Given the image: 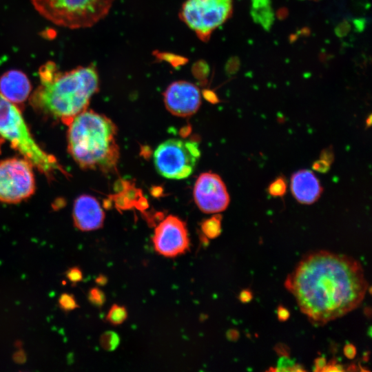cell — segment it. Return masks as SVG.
<instances>
[{"label": "cell", "instance_id": "7402d4cb", "mask_svg": "<svg viewBox=\"0 0 372 372\" xmlns=\"http://www.w3.org/2000/svg\"><path fill=\"white\" fill-rule=\"evenodd\" d=\"M66 278L72 283L76 284L82 280L83 273L79 267L69 268L65 272Z\"/></svg>", "mask_w": 372, "mask_h": 372}, {"label": "cell", "instance_id": "d6986e66", "mask_svg": "<svg viewBox=\"0 0 372 372\" xmlns=\"http://www.w3.org/2000/svg\"><path fill=\"white\" fill-rule=\"evenodd\" d=\"M286 180L278 177L275 179L268 187V192L272 196H282L287 192Z\"/></svg>", "mask_w": 372, "mask_h": 372}, {"label": "cell", "instance_id": "44dd1931", "mask_svg": "<svg viewBox=\"0 0 372 372\" xmlns=\"http://www.w3.org/2000/svg\"><path fill=\"white\" fill-rule=\"evenodd\" d=\"M88 300L95 306H102L105 301V296L101 289L94 287L88 292Z\"/></svg>", "mask_w": 372, "mask_h": 372}, {"label": "cell", "instance_id": "ba28073f", "mask_svg": "<svg viewBox=\"0 0 372 372\" xmlns=\"http://www.w3.org/2000/svg\"><path fill=\"white\" fill-rule=\"evenodd\" d=\"M32 167L25 159L12 158L0 161V202L17 203L34 194Z\"/></svg>", "mask_w": 372, "mask_h": 372}, {"label": "cell", "instance_id": "4316f807", "mask_svg": "<svg viewBox=\"0 0 372 372\" xmlns=\"http://www.w3.org/2000/svg\"><path fill=\"white\" fill-rule=\"evenodd\" d=\"M344 355L349 359H353L356 355V349L352 344L345 345L344 348Z\"/></svg>", "mask_w": 372, "mask_h": 372}, {"label": "cell", "instance_id": "ffe728a7", "mask_svg": "<svg viewBox=\"0 0 372 372\" xmlns=\"http://www.w3.org/2000/svg\"><path fill=\"white\" fill-rule=\"evenodd\" d=\"M58 303L64 311H70L79 307L74 296L68 293H63L59 296Z\"/></svg>", "mask_w": 372, "mask_h": 372}, {"label": "cell", "instance_id": "3957f363", "mask_svg": "<svg viewBox=\"0 0 372 372\" xmlns=\"http://www.w3.org/2000/svg\"><path fill=\"white\" fill-rule=\"evenodd\" d=\"M68 127V152L81 168L103 173L116 170L119 158L117 127L111 119L85 110L74 117Z\"/></svg>", "mask_w": 372, "mask_h": 372}, {"label": "cell", "instance_id": "7a4b0ae2", "mask_svg": "<svg viewBox=\"0 0 372 372\" xmlns=\"http://www.w3.org/2000/svg\"><path fill=\"white\" fill-rule=\"evenodd\" d=\"M39 74L41 85L31 95L32 105L67 125L87 110L91 97L99 90V75L92 65L61 72L53 63H48Z\"/></svg>", "mask_w": 372, "mask_h": 372}, {"label": "cell", "instance_id": "ac0fdd59", "mask_svg": "<svg viewBox=\"0 0 372 372\" xmlns=\"http://www.w3.org/2000/svg\"><path fill=\"white\" fill-rule=\"evenodd\" d=\"M276 371H303L300 365L295 364L291 361L288 355H283L278 361V366L276 369H271Z\"/></svg>", "mask_w": 372, "mask_h": 372}, {"label": "cell", "instance_id": "9c48e42d", "mask_svg": "<svg viewBox=\"0 0 372 372\" xmlns=\"http://www.w3.org/2000/svg\"><path fill=\"white\" fill-rule=\"evenodd\" d=\"M153 243L156 251L165 257L184 254L189 245L185 223L175 216H168L156 227Z\"/></svg>", "mask_w": 372, "mask_h": 372}, {"label": "cell", "instance_id": "e0dca14e", "mask_svg": "<svg viewBox=\"0 0 372 372\" xmlns=\"http://www.w3.org/2000/svg\"><path fill=\"white\" fill-rule=\"evenodd\" d=\"M100 344L105 350L113 351L119 344V337L113 331H107L101 335Z\"/></svg>", "mask_w": 372, "mask_h": 372}, {"label": "cell", "instance_id": "5bb4252c", "mask_svg": "<svg viewBox=\"0 0 372 372\" xmlns=\"http://www.w3.org/2000/svg\"><path fill=\"white\" fill-rule=\"evenodd\" d=\"M291 190L297 201L310 205L320 196L322 187L316 175L310 170L301 169L291 178Z\"/></svg>", "mask_w": 372, "mask_h": 372}, {"label": "cell", "instance_id": "7c38bea8", "mask_svg": "<svg viewBox=\"0 0 372 372\" xmlns=\"http://www.w3.org/2000/svg\"><path fill=\"white\" fill-rule=\"evenodd\" d=\"M72 216L75 227L83 231L101 228L105 219L99 201L90 195H81L75 200Z\"/></svg>", "mask_w": 372, "mask_h": 372}, {"label": "cell", "instance_id": "83f0119b", "mask_svg": "<svg viewBox=\"0 0 372 372\" xmlns=\"http://www.w3.org/2000/svg\"><path fill=\"white\" fill-rule=\"evenodd\" d=\"M326 364H327V360L324 357L318 358L315 360L314 371H322Z\"/></svg>", "mask_w": 372, "mask_h": 372}, {"label": "cell", "instance_id": "f546056e", "mask_svg": "<svg viewBox=\"0 0 372 372\" xmlns=\"http://www.w3.org/2000/svg\"><path fill=\"white\" fill-rule=\"evenodd\" d=\"M239 298L242 302H249L252 298V293L249 290H243L240 293Z\"/></svg>", "mask_w": 372, "mask_h": 372}, {"label": "cell", "instance_id": "d4e9b609", "mask_svg": "<svg viewBox=\"0 0 372 372\" xmlns=\"http://www.w3.org/2000/svg\"><path fill=\"white\" fill-rule=\"evenodd\" d=\"M344 369L342 365L336 364L335 361H331L329 363L327 362L326 366L323 369L322 371H342Z\"/></svg>", "mask_w": 372, "mask_h": 372}, {"label": "cell", "instance_id": "8fae6325", "mask_svg": "<svg viewBox=\"0 0 372 372\" xmlns=\"http://www.w3.org/2000/svg\"><path fill=\"white\" fill-rule=\"evenodd\" d=\"M166 108L177 116H189L196 113L201 104L199 89L186 81L172 83L163 94Z\"/></svg>", "mask_w": 372, "mask_h": 372}, {"label": "cell", "instance_id": "277c9868", "mask_svg": "<svg viewBox=\"0 0 372 372\" xmlns=\"http://www.w3.org/2000/svg\"><path fill=\"white\" fill-rule=\"evenodd\" d=\"M0 135L8 140L33 167L50 176L58 171L65 174L55 157L37 143L18 106L0 94Z\"/></svg>", "mask_w": 372, "mask_h": 372}, {"label": "cell", "instance_id": "8992f818", "mask_svg": "<svg viewBox=\"0 0 372 372\" xmlns=\"http://www.w3.org/2000/svg\"><path fill=\"white\" fill-rule=\"evenodd\" d=\"M200 150L196 141L170 138L161 143L154 152V164L158 173L169 179H184L194 170Z\"/></svg>", "mask_w": 372, "mask_h": 372}, {"label": "cell", "instance_id": "f1b7e54d", "mask_svg": "<svg viewBox=\"0 0 372 372\" xmlns=\"http://www.w3.org/2000/svg\"><path fill=\"white\" fill-rule=\"evenodd\" d=\"M13 360L15 362L18 364H22L24 363L26 360V356L24 353V351L21 349L17 351L14 355H13Z\"/></svg>", "mask_w": 372, "mask_h": 372}, {"label": "cell", "instance_id": "6da1fadb", "mask_svg": "<svg viewBox=\"0 0 372 372\" xmlns=\"http://www.w3.org/2000/svg\"><path fill=\"white\" fill-rule=\"evenodd\" d=\"M285 286L310 322L322 325L357 308L368 285L358 260L344 254L319 251L302 258Z\"/></svg>", "mask_w": 372, "mask_h": 372}, {"label": "cell", "instance_id": "52a82bcc", "mask_svg": "<svg viewBox=\"0 0 372 372\" xmlns=\"http://www.w3.org/2000/svg\"><path fill=\"white\" fill-rule=\"evenodd\" d=\"M232 11V0H186L180 18L200 40L206 42L229 19Z\"/></svg>", "mask_w": 372, "mask_h": 372}, {"label": "cell", "instance_id": "2e32d148", "mask_svg": "<svg viewBox=\"0 0 372 372\" xmlns=\"http://www.w3.org/2000/svg\"><path fill=\"white\" fill-rule=\"evenodd\" d=\"M127 313L124 307L114 304L110 308L107 320L112 324H120L127 318Z\"/></svg>", "mask_w": 372, "mask_h": 372}, {"label": "cell", "instance_id": "30bf717a", "mask_svg": "<svg viewBox=\"0 0 372 372\" xmlns=\"http://www.w3.org/2000/svg\"><path fill=\"white\" fill-rule=\"evenodd\" d=\"M194 198L198 207L206 214L223 211L229 203L224 182L212 172H205L198 176L194 187Z\"/></svg>", "mask_w": 372, "mask_h": 372}, {"label": "cell", "instance_id": "603a6c76", "mask_svg": "<svg viewBox=\"0 0 372 372\" xmlns=\"http://www.w3.org/2000/svg\"><path fill=\"white\" fill-rule=\"evenodd\" d=\"M330 165L328 162L320 158L313 163L312 168L318 172L327 173L329 170Z\"/></svg>", "mask_w": 372, "mask_h": 372}, {"label": "cell", "instance_id": "4dcf8cb0", "mask_svg": "<svg viewBox=\"0 0 372 372\" xmlns=\"http://www.w3.org/2000/svg\"><path fill=\"white\" fill-rule=\"evenodd\" d=\"M96 282L99 285H103L107 282V278L103 275H100L96 278Z\"/></svg>", "mask_w": 372, "mask_h": 372}, {"label": "cell", "instance_id": "484cf974", "mask_svg": "<svg viewBox=\"0 0 372 372\" xmlns=\"http://www.w3.org/2000/svg\"><path fill=\"white\" fill-rule=\"evenodd\" d=\"M277 315L280 321H285L289 318L290 313L285 307L278 306L277 309Z\"/></svg>", "mask_w": 372, "mask_h": 372}, {"label": "cell", "instance_id": "4fadbf2b", "mask_svg": "<svg viewBox=\"0 0 372 372\" xmlns=\"http://www.w3.org/2000/svg\"><path fill=\"white\" fill-rule=\"evenodd\" d=\"M31 83L25 73L10 70L0 77V94L18 106L29 97Z\"/></svg>", "mask_w": 372, "mask_h": 372}, {"label": "cell", "instance_id": "cb8c5ba5", "mask_svg": "<svg viewBox=\"0 0 372 372\" xmlns=\"http://www.w3.org/2000/svg\"><path fill=\"white\" fill-rule=\"evenodd\" d=\"M320 158L331 164L334 159L333 152L331 147L323 149L320 154Z\"/></svg>", "mask_w": 372, "mask_h": 372}, {"label": "cell", "instance_id": "5b68a950", "mask_svg": "<svg viewBox=\"0 0 372 372\" xmlns=\"http://www.w3.org/2000/svg\"><path fill=\"white\" fill-rule=\"evenodd\" d=\"M116 0H31L36 11L53 24L87 28L105 18Z\"/></svg>", "mask_w": 372, "mask_h": 372}, {"label": "cell", "instance_id": "9a60e30c", "mask_svg": "<svg viewBox=\"0 0 372 372\" xmlns=\"http://www.w3.org/2000/svg\"><path fill=\"white\" fill-rule=\"evenodd\" d=\"M204 234L209 238H214L221 232V216L216 215L205 220L201 226Z\"/></svg>", "mask_w": 372, "mask_h": 372}, {"label": "cell", "instance_id": "1f68e13d", "mask_svg": "<svg viewBox=\"0 0 372 372\" xmlns=\"http://www.w3.org/2000/svg\"><path fill=\"white\" fill-rule=\"evenodd\" d=\"M366 125L367 127H369L371 125V116H369L366 120Z\"/></svg>", "mask_w": 372, "mask_h": 372}]
</instances>
